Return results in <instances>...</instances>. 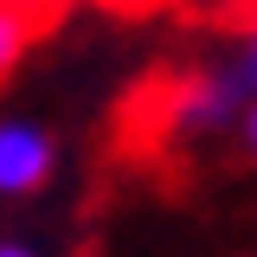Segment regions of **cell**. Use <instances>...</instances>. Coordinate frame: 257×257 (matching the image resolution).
Wrapping results in <instances>:
<instances>
[{"mask_svg": "<svg viewBox=\"0 0 257 257\" xmlns=\"http://www.w3.org/2000/svg\"><path fill=\"white\" fill-rule=\"evenodd\" d=\"M26 45H32V26L13 20V13H0V84L13 77V64L26 58Z\"/></svg>", "mask_w": 257, "mask_h": 257, "instance_id": "3957f363", "label": "cell"}, {"mask_svg": "<svg viewBox=\"0 0 257 257\" xmlns=\"http://www.w3.org/2000/svg\"><path fill=\"white\" fill-rule=\"evenodd\" d=\"M0 257H32V251H20V244H0Z\"/></svg>", "mask_w": 257, "mask_h": 257, "instance_id": "52a82bcc", "label": "cell"}, {"mask_svg": "<svg viewBox=\"0 0 257 257\" xmlns=\"http://www.w3.org/2000/svg\"><path fill=\"white\" fill-rule=\"evenodd\" d=\"M64 7H71V0H0V13H13V20H26V26H32V39L58 26V13H64Z\"/></svg>", "mask_w": 257, "mask_h": 257, "instance_id": "7a4b0ae2", "label": "cell"}, {"mask_svg": "<svg viewBox=\"0 0 257 257\" xmlns=\"http://www.w3.org/2000/svg\"><path fill=\"white\" fill-rule=\"evenodd\" d=\"M244 135H251V148H257V103L244 109Z\"/></svg>", "mask_w": 257, "mask_h": 257, "instance_id": "8992f818", "label": "cell"}, {"mask_svg": "<svg viewBox=\"0 0 257 257\" xmlns=\"http://www.w3.org/2000/svg\"><path fill=\"white\" fill-rule=\"evenodd\" d=\"M238 7H244V13H257V0H238Z\"/></svg>", "mask_w": 257, "mask_h": 257, "instance_id": "ba28073f", "label": "cell"}, {"mask_svg": "<svg viewBox=\"0 0 257 257\" xmlns=\"http://www.w3.org/2000/svg\"><path fill=\"white\" fill-rule=\"evenodd\" d=\"M52 174V135L32 122H0V193H32Z\"/></svg>", "mask_w": 257, "mask_h": 257, "instance_id": "6da1fadb", "label": "cell"}, {"mask_svg": "<svg viewBox=\"0 0 257 257\" xmlns=\"http://www.w3.org/2000/svg\"><path fill=\"white\" fill-rule=\"evenodd\" d=\"M103 13H155V7H174V0H90Z\"/></svg>", "mask_w": 257, "mask_h": 257, "instance_id": "5b68a950", "label": "cell"}, {"mask_svg": "<svg viewBox=\"0 0 257 257\" xmlns=\"http://www.w3.org/2000/svg\"><path fill=\"white\" fill-rule=\"evenodd\" d=\"M225 64H231V77L244 84V96L257 103V13H251V26H244V39H238V52H231Z\"/></svg>", "mask_w": 257, "mask_h": 257, "instance_id": "277c9868", "label": "cell"}]
</instances>
